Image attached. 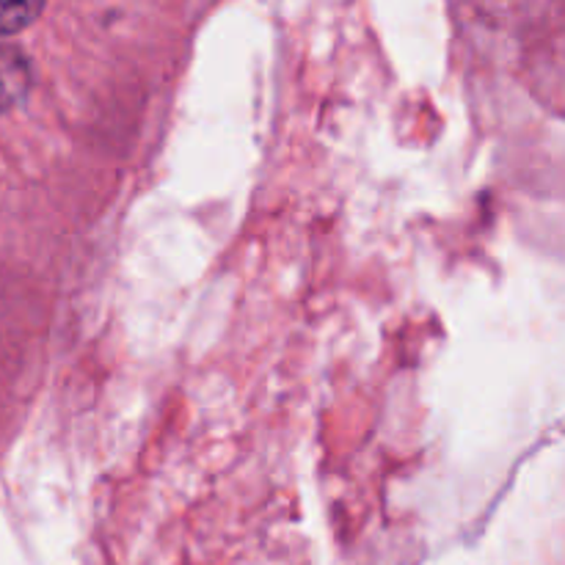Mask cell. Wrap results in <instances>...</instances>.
<instances>
[{
    "mask_svg": "<svg viewBox=\"0 0 565 565\" xmlns=\"http://www.w3.org/2000/svg\"><path fill=\"white\" fill-rule=\"evenodd\" d=\"M28 66L17 50L0 47V110L11 108L25 94Z\"/></svg>",
    "mask_w": 565,
    "mask_h": 565,
    "instance_id": "6da1fadb",
    "label": "cell"
},
{
    "mask_svg": "<svg viewBox=\"0 0 565 565\" xmlns=\"http://www.w3.org/2000/svg\"><path fill=\"white\" fill-rule=\"evenodd\" d=\"M44 3L33 0H0V33H17L42 14Z\"/></svg>",
    "mask_w": 565,
    "mask_h": 565,
    "instance_id": "7a4b0ae2",
    "label": "cell"
}]
</instances>
